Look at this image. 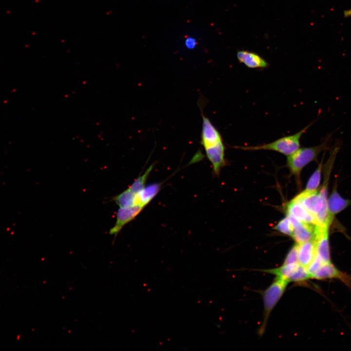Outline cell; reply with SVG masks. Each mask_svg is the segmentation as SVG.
Returning a JSON list of instances; mask_svg holds the SVG:
<instances>
[{"label": "cell", "mask_w": 351, "mask_h": 351, "mask_svg": "<svg viewBox=\"0 0 351 351\" xmlns=\"http://www.w3.org/2000/svg\"><path fill=\"white\" fill-rule=\"evenodd\" d=\"M332 134L325 138L320 144L310 147L299 148L288 156L287 165L290 172L299 180L300 173L307 164L317 159L319 154L328 148Z\"/></svg>", "instance_id": "1"}, {"label": "cell", "mask_w": 351, "mask_h": 351, "mask_svg": "<svg viewBox=\"0 0 351 351\" xmlns=\"http://www.w3.org/2000/svg\"><path fill=\"white\" fill-rule=\"evenodd\" d=\"M315 121L311 122L297 133L281 137L272 142L257 146H234L245 151L270 150L289 156L300 148V138Z\"/></svg>", "instance_id": "2"}, {"label": "cell", "mask_w": 351, "mask_h": 351, "mask_svg": "<svg viewBox=\"0 0 351 351\" xmlns=\"http://www.w3.org/2000/svg\"><path fill=\"white\" fill-rule=\"evenodd\" d=\"M288 283L286 280L276 277L274 281L264 291L262 298L264 317L261 333L264 331L270 313L283 295Z\"/></svg>", "instance_id": "3"}, {"label": "cell", "mask_w": 351, "mask_h": 351, "mask_svg": "<svg viewBox=\"0 0 351 351\" xmlns=\"http://www.w3.org/2000/svg\"><path fill=\"white\" fill-rule=\"evenodd\" d=\"M311 278L321 280L338 279L351 289V274L341 272L331 262L323 264L319 270L311 276Z\"/></svg>", "instance_id": "4"}, {"label": "cell", "mask_w": 351, "mask_h": 351, "mask_svg": "<svg viewBox=\"0 0 351 351\" xmlns=\"http://www.w3.org/2000/svg\"><path fill=\"white\" fill-rule=\"evenodd\" d=\"M328 231L329 227L316 226L314 239L316 245V255L323 263L331 262Z\"/></svg>", "instance_id": "5"}, {"label": "cell", "mask_w": 351, "mask_h": 351, "mask_svg": "<svg viewBox=\"0 0 351 351\" xmlns=\"http://www.w3.org/2000/svg\"><path fill=\"white\" fill-rule=\"evenodd\" d=\"M143 209V207L139 205L120 208L117 214L116 223L110 229L109 234L117 235L122 228L135 218Z\"/></svg>", "instance_id": "6"}, {"label": "cell", "mask_w": 351, "mask_h": 351, "mask_svg": "<svg viewBox=\"0 0 351 351\" xmlns=\"http://www.w3.org/2000/svg\"><path fill=\"white\" fill-rule=\"evenodd\" d=\"M207 158L212 165L214 174L219 175L221 168L226 164L225 146L223 142L204 148Z\"/></svg>", "instance_id": "7"}, {"label": "cell", "mask_w": 351, "mask_h": 351, "mask_svg": "<svg viewBox=\"0 0 351 351\" xmlns=\"http://www.w3.org/2000/svg\"><path fill=\"white\" fill-rule=\"evenodd\" d=\"M351 205V200L342 197L337 192L336 186H334L327 204L328 218L331 224L336 214Z\"/></svg>", "instance_id": "8"}, {"label": "cell", "mask_w": 351, "mask_h": 351, "mask_svg": "<svg viewBox=\"0 0 351 351\" xmlns=\"http://www.w3.org/2000/svg\"><path fill=\"white\" fill-rule=\"evenodd\" d=\"M287 214H289L299 221L316 225V221L315 216L309 212L297 200L293 198L287 205Z\"/></svg>", "instance_id": "9"}, {"label": "cell", "mask_w": 351, "mask_h": 351, "mask_svg": "<svg viewBox=\"0 0 351 351\" xmlns=\"http://www.w3.org/2000/svg\"><path fill=\"white\" fill-rule=\"evenodd\" d=\"M238 61L251 69H264L267 68L268 62L256 53L247 50H239L237 52Z\"/></svg>", "instance_id": "10"}, {"label": "cell", "mask_w": 351, "mask_h": 351, "mask_svg": "<svg viewBox=\"0 0 351 351\" xmlns=\"http://www.w3.org/2000/svg\"><path fill=\"white\" fill-rule=\"evenodd\" d=\"M298 244V261L301 265L307 268L316 255L314 239Z\"/></svg>", "instance_id": "11"}, {"label": "cell", "mask_w": 351, "mask_h": 351, "mask_svg": "<svg viewBox=\"0 0 351 351\" xmlns=\"http://www.w3.org/2000/svg\"><path fill=\"white\" fill-rule=\"evenodd\" d=\"M316 225L301 222L295 227L291 236L296 243H302L314 239Z\"/></svg>", "instance_id": "12"}, {"label": "cell", "mask_w": 351, "mask_h": 351, "mask_svg": "<svg viewBox=\"0 0 351 351\" xmlns=\"http://www.w3.org/2000/svg\"><path fill=\"white\" fill-rule=\"evenodd\" d=\"M161 188L160 183L150 184L141 190L136 195L135 205L146 207L156 195Z\"/></svg>", "instance_id": "13"}, {"label": "cell", "mask_w": 351, "mask_h": 351, "mask_svg": "<svg viewBox=\"0 0 351 351\" xmlns=\"http://www.w3.org/2000/svg\"><path fill=\"white\" fill-rule=\"evenodd\" d=\"M299 264L298 263L290 264H283V265L279 267L264 270V272L274 274L276 277L280 278L288 281L289 278L296 269Z\"/></svg>", "instance_id": "14"}, {"label": "cell", "mask_w": 351, "mask_h": 351, "mask_svg": "<svg viewBox=\"0 0 351 351\" xmlns=\"http://www.w3.org/2000/svg\"><path fill=\"white\" fill-rule=\"evenodd\" d=\"M136 195L127 189L116 196L114 200L120 208L130 207L135 205Z\"/></svg>", "instance_id": "15"}, {"label": "cell", "mask_w": 351, "mask_h": 351, "mask_svg": "<svg viewBox=\"0 0 351 351\" xmlns=\"http://www.w3.org/2000/svg\"><path fill=\"white\" fill-rule=\"evenodd\" d=\"M320 164H319L317 169L313 173L310 178H309L305 189V192H310L315 191L318 190V188L320 185L321 177V173L323 165V159Z\"/></svg>", "instance_id": "16"}, {"label": "cell", "mask_w": 351, "mask_h": 351, "mask_svg": "<svg viewBox=\"0 0 351 351\" xmlns=\"http://www.w3.org/2000/svg\"><path fill=\"white\" fill-rule=\"evenodd\" d=\"M153 165H151L144 172L143 174L138 176L134 182L128 188L130 191L135 194L138 193L145 186L147 179L149 176Z\"/></svg>", "instance_id": "17"}, {"label": "cell", "mask_w": 351, "mask_h": 351, "mask_svg": "<svg viewBox=\"0 0 351 351\" xmlns=\"http://www.w3.org/2000/svg\"><path fill=\"white\" fill-rule=\"evenodd\" d=\"M311 278L306 267L299 264L296 269L288 279L289 282H303Z\"/></svg>", "instance_id": "18"}, {"label": "cell", "mask_w": 351, "mask_h": 351, "mask_svg": "<svg viewBox=\"0 0 351 351\" xmlns=\"http://www.w3.org/2000/svg\"><path fill=\"white\" fill-rule=\"evenodd\" d=\"M273 229L283 234L291 236L293 230L292 226L287 216L279 221L274 227Z\"/></svg>", "instance_id": "19"}, {"label": "cell", "mask_w": 351, "mask_h": 351, "mask_svg": "<svg viewBox=\"0 0 351 351\" xmlns=\"http://www.w3.org/2000/svg\"><path fill=\"white\" fill-rule=\"evenodd\" d=\"M298 263V244H295L288 253L283 264H290Z\"/></svg>", "instance_id": "20"}, {"label": "cell", "mask_w": 351, "mask_h": 351, "mask_svg": "<svg viewBox=\"0 0 351 351\" xmlns=\"http://www.w3.org/2000/svg\"><path fill=\"white\" fill-rule=\"evenodd\" d=\"M323 264L324 263L322 260L316 255L313 260L306 268L311 278V276L319 270Z\"/></svg>", "instance_id": "21"}, {"label": "cell", "mask_w": 351, "mask_h": 351, "mask_svg": "<svg viewBox=\"0 0 351 351\" xmlns=\"http://www.w3.org/2000/svg\"><path fill=\"white\" fill-rule=\"evenodd\" d=\"M344 16L345 17H348L351 16V9L348 10L344 12Z\"/></svg>", "instance_id": "22"}]
</instances>
